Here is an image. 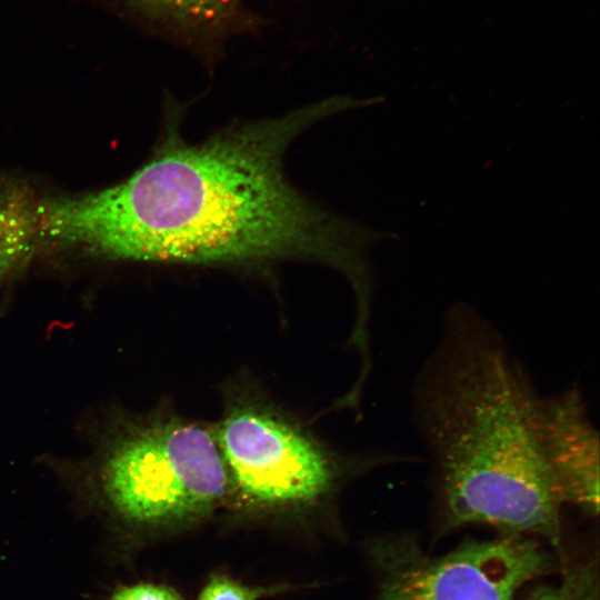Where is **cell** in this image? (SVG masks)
I'll use <instances>...</instances> for the list:
<instances>
[{
  "label": "cell",
  "instance_id": "cell-1",
  "mask_svg": "<svg viewBox=\"0 0 600 600\" xmlns=\"http://www.w3.org/2000/svg\"><path fill=\"white\" fill-rule=\"evenodd\" d=\"M354 104L331 97L199 142L181 134L183 110L172 104L151 157L119 183L123 261L254 268L304 260L361 284L368 237L298 190L284 169L301 133Z\"/></svg>",
  "mask_w": 600,
  "mask_h": 600
},
{
  "label": "cell",
  "instance_id": "cell-2",
  "mask_svg": "<svg viewBox=\"0 0 600 600\" xmlns=\"http://www.w3.org/2000/svg\"><path fill=\"white\" fill-rule=\"evenodd\" d=\"M539 397L497 327L449 307L412 386L442 529L486 524L560 546L564 504L540 449Z\"/></svg>",
  "mask_w": 600,
  "mask_h": 600
},
{
  "label": "cell",
  "instance_id": "cell-3",
  "mask_svg": "<svg viewBox=\"0 0 600 600\" xmlns=\"http://www.w3.org/2000/svg\"><path fill=\"white\" fill-rule=\"evenodd\" d=\"M94 483L112 517L144 530L198 522L231 496L214 430L174 416L118 427L101 450Z\"/></svg>",
  "mask_w": 600,
  "mask_h": 600
},
{
  "label": "cell",
  "instance_id": "cell-4",
  "mask_svg": "<svg viewBox=\"0 0 600 600\" xmlns=\"http://www.w3.org/2000/svg\"><path fill=\"white\" fill-rule=\"evenodd\" d=\"M213 430L231 494L258 509L307 508L332 493L347 476L414 461L397 453L339 457L279 409L251 396L230 401Z\"/></svg>",
  "mask_w": 600,
  "mask_h": 600
},
{
  "label": "cell",
  "instance_id": "cell-5",
  "mask_svg": "<svg viewBox=\"0 0 600 600\" xmlns=\"http://www.w3.org/2000/svg\"><path fill=\"white\" fill-rule=\"evenodd\" d=\"M370 557L378 600H512L562 566L537 539L517 534L470 539L432 556L413 536L392 533L374 540Z\"/></svg>",
  "mask_w": 600,
  "mask_h": 600
},
{
  "label": "cell",
  "instance_id": "cell-6",
  "mask_svg": "<svg viewBox=\"0 0 600 600\" xmlns=\"http://www.w3.org/2000/svg\"><path fill=\"white\" fill-rule=\"evenodd\" d=\"M540 449L563 504L589 517L599 513V432L580 387L539 397L536 413Z\"/></svg>",
  "mask_w": 600,
  "mask_h": 600
},
{
  "label": "cell",
  "instance_id": "cell-7",
  "mask_svg": "<svg viewBox=\"0 0 600 600\" xmlns=\"http://www.w3.org/2000/svg\"><path fill=\"white\" fill-rule=\"evenodd\" d=\"M146 14L184 29L208 31L224 24L244 0H126Z\"/></svg>",
  "mask_w": 600,
  "mask_h": 600
},
{
  "label": "cell",
  "instance_id": "cell-8",
  "mask_svg": "<svg viewBox=\"0 0 600 600\" xmlns=\"http://www.w3.org/2000/svg\"><path fill=\"white\" fill-rule=\"evenodd\" d=\"M599 556L562 563L556 583L534 588L524 600H600Z\"/></svg>",
  "mask_w": 600,
  "mask_h": 600
},
{
  "label": "cell",
  "instance_id": "cell-9",
  "mask_svg": "<svg viewBox=\"0 0 600 600\" xmlns=\"http://www.w3.org/2000/svg\"><path fill=\"white\" fill-rule=\"evenodd\" d=\"M271 588L248 587L224 574H213L200 591L198 600H258Z\"/></svg>",
  "mask_w": 600,
  "mask_h": 600
},
{
  "label": "cell",
  "instance_id": "cell-10",
  "mask_svg": "<svg viewBox=\"0 0 600 600\" xmlns=\"http://www.w3.org/2000/svg\"><path fill=\"white\" fill-rule=\"evenodd\" d=\"M108 600H183L172 587L153 582L119 586Z\"/></svg>",
  "mask_w": 600,
  "mask_h": 600
}]
</instances>
